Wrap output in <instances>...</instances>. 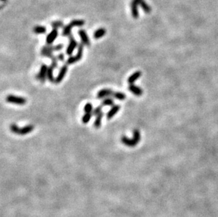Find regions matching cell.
I'll return each instance as SVG.
<instances>
[{"mask_svg":"<svg viewBox=\"0 0 218 217\" xmlns=\"http://www.w3.org/2000/svg\"><path fill=\"white\" fill-rule=\"evenodd\" d=\"M102 105L98 106V107H97L96 108H95L94 110H93V115L95 116H96L98 114H100V113L102 112Z\"/></svg>","mask_w":218,"mask_h":217,"instance_id":"cell-27","label":"cell"},{"mask_svg":"<svg viewBox=\"0 0 218 217\" xmlns=\"http://www.w3.org/2000/svg\"><path fill=\"white\" fill-rule=\"evenodd\" d=\"M78 34L81 38L82 43H83L84 45H86L87 46H89L91 45V41H90L88 34H87L86 31L85 30L83 29L79 30L78 32Z\"/></svg>","mask_w":218,"mask_h":217,"instance_id":"cell-9","label":"cell"},{"mask_svg":"<svg viewBox=\"0 0 218 217\" xmlns=\"http://www.w3.org/2000/svg\"><path fill=\"white\" fill-rule=\"evenodd\" d=\"M9 128L13 133L19 135H25L31 133L34 130L35 127L33 125H27L23 128H19L16 124L11 123L9 126Z\"/></svg>","mask_w":218,"mask_h":217,"instance_id":"cell-1","label":"cell"},{"mask_svg":"<svg viewBox=\"0 0 218 217\" xmlns=\"http://www.w3.org/2000/svg\"><path fill=\"white\" fill-rule=\"evenodd\" d=\"M121 141H122V143L124 144V145L127 146V147H130L136 146L138 143V142L136 140L133 138L132 139H130V138H128V137L125 136V135L122 136Z\"/></svg>","mask_w":218,"mask_h":217,"instance_id":"cell-11","label":"cell"},{"mask_svg":"<svg viewBox=\"0 0 218 217\" xmlns=\"http://www.w3.org/2000/svg\"><path fill=\"white\" fill-rule=\"evenodd\" d=\"M93 116V113H85V114L82 117V123L84 124L88 123Z\"/></svg>","mask_w":218,"mask_h":217,"instance_id":"cell-24","label":"cell"},{"mask_svg":"<svg viewBox=\"0 0 218 217\" xmlns=\"http://www.w3.org/2000/svg\"><path fill=\"white\" fill-rule=\"evenodd\" d=\"M57 58L58 59V61H65V54H64L63 53H59L57 54Z\"/></svg>","mask_w":218,"mask_h":217,"instance_id":"cell-28","label":"cell"},{"mask_svg":"<svg viewBox=\"0 0 218 217\" xmlns=\"http://www.w3.org/2000/svg\"><path fill=\"white\" fill-rule=\"evenodd\" d=\"M46 46H47L48 50L52 51V52H54V51H61L64 48V46H65L64 44H58V45H47Z\"/></svg>","mask_w":218,"mask_h":217,"instance_id":"cell-19","label":"cell"},{"mask_svg":"<svg viewBox=\"0 0 218 217\" xmlns=\"http://www.w3.org/2000/svg\"><path fill=\"white\" fill-rule=\"evenodd\" d=\"M54 69L53 67L50 66L48 68V71H47V78L48 79V81H50V82H54L55 83V78L54 76Z\"/></svg>","mask_w":218,"mask_h":217,"instance_id":"cell-21","label":"cell"},{"mask_svg":"<svg viewBox=\"0 0 218 217\" xmlns=\"http://www.w3.org/2000/svg\"><path fill=\"white\" fill-rule=\"evenodd\" d=\"M141 75H142V73L139 71L134 72V73H133L132 75H131V76L128 78V80H127L128 83L133 84L140 76H141Z\"/></svg>","mask_w":218,"mask_h":217,"instance_id":"cell-14","label":"cell"},{"mask_svg":"<svg viewBox=\"0 0 218 217\" xmlns=\"http://www.w3.org/2000/svg\"><path fill=\"white\" fill-rule=\"evenodd\" d=\"M51 26L52 27L53 29H59V28L65 27V25L61 20H56V21H54L51 23Z\"/></svg>","mask_w":218,"mask_h":217,"instance_id":"cell-25","label":"cell"},{"mask_svg":"<svg viewBox=\"0 0 218 217\" xmlns=\"http://www.w3.org/2000/svg\"><path fill=\"white\" fill-rule=\"evenodd\" d=\"M113 93H114L113 90L110 89H107V88L102 89L97 93V98L99 100H102V99H105V98L107 97H112Z\"/></svg>","mask_w":218,"mask_h":217,"instance_id":"cell-7","label":"cell"},{"mask_svg":"<svg viewBox=\"0 0 218 217\" xmlns=\"http://www.w3.org/2000/svg\"><path fill=\"white\" fill-rule=\"evenodd\" d=\"M128 90H129L132 94L138 97L141 96L143 93V90L140 88V87H138L134 84H129V87H128Z\"/></svg>","mask_w":218,"mask_h":217,"instance_id":"cell-12","label":"cell"},{"mask_svg":"<svg viewBox=\"0 0 218 217\" xmlns=\"http://www.w3.org/2000/svg\"><path fill=\"white\" fill-rule=\"evenodd\" d=\"M70 25L72 28L74 27H82L83 25L85 24V21L82 19H75L73 20L72 21H71V23H69Z\"/></svg>","mask_w":218,"mask_h":217,"instance_id":"cell-23","label":"cell"},{"mask_svg":"<svg viewBox=\"0 0 218 217\" xmlns=\"http://www.w3.org/2000/svg\"><path fill=\"white\" fill-rule=\"evenodd\" d=\"M120 108H121V107H120V105L117 104V105L112 106V108L109 110V112L107 113V114H106L107 119V120L112 119V118H113L114 116L117 114V112L120 110Z\"/></svg>","mask_w":218,"mask_h":217,"instance_id":"cell-13","label":"cell"},{"mask_svg":"<svg viewBox=\"0 0 218 217\" xmlns=\"http://www.w3.org/2000/svg\"><path fill=\"white\" fill-rule=\"evenodd\" d=\"M52 67H53L54 69H57L58 68V60H55L52 61V64L50 65Z\"/></svg>","mask_w":218,"mask_h":217,"instance_id":"cell-29","label":"cell"},{"mask_svg":"<svg viewBox=\"0 0 218 217\" xmlns=\"http://www.w3.org/2000/svg\"><path fill=\"white\" fill-rule=\"evenodd\" d=\"M102 107H112L114 105V101L112 97H107L103 99L101 103Z\"/></svg>","mask_w":218,"mask_h":217,"instance_id":"cell-18","label":"cell"},{"mask_svg":"<svg viewBox=\"0 0 218 217\" xmlns=\"http://www.w3.org/2000/svg\"><path fill=\"white\" fill-rule=\"evenodd\" d=\"M138 3L145 14H150L151 11V7L149 6V4L146 3L145 0H138Z\"/></svg>","mask_w":218,"mask_h":217,"instance_id":"cell-17","label":"cell"},{"mask_svg":"<svg viewBox=\"0 0 218 217\" xmlns=\"http://www.w3.org/2000/svg\"><path fill=\"white\" fill-rule=\"evenodd\" d=\"M83 48H84V45L83 43L78 44V50H77V53L75 56H70L67 59V60L66 61V64L67 65H72V64H76V62H78L79 61L81 60L82 57H83Z\"/></svg>","mask_w":218,"mask_h":217,"instance_id":"cell-2","label":"cell"},{"mask_svg":"<svg viewBox=\"0 0 218 217\" xmlns=\"http://www.w3.org/2000/svg\"><path fill=\"white\" fill-rule=\"evenodd\" d=\"M112 97L115 100H119V101H123L126 99L127 95H126V94H124V93L121 92H114Z\"/></svg>","mask_w":218,"mask_h":217,"instance_id":"cell-22","label":"cell"},{"mask_svg":"<svg viewBox=\"0 0 218 217\" xmlns=\"http://www.w3.org/2000/svg\"><path fill=\"white\" fill-rule=\"evenodd\" d=\"M69 43L67 46V47H66V54L70 56H72L74 50L78 47V44L76 40L75 39V38L73 37V35L72 34L69 36Z\"/></svg>","mask_w":218,"mask_h":217,"instance_id":"cell-4","label":"cell"},{"mask_svg":"<svg viewBox=\"0 0 218 217\" xmlns=\"http://www.w3.org/2000/svg\"><path fill=\"white\" fill-rule=\"evenodd\" d=\"M69 66L67 64H65L62 66L61 67V69H60V71H59L58 75L55 78V84H60V82H62V81L65 78V77L66 76V74L68 71Z\"/></svg>","mask_w":218,"mask_h":217,"instance_id":"cell-5","label":"cell"},{"mask_svg":"<svg viewBox=\"0 0 218 217\" xmlns=\"http://www.w3.org/2000/svg\"><path fill=\"white\" fill-rule=\"evenodd\" d=\"M93 110H94L93 106L91 103L90 102L86 103L83 107V111L85 113H93Z\"/></svg>","mask_w":218,"mask_h":217,"instance_id":"cell-26","label":"cell"},{"mask_svg":"<svg viewBox=\"0 0 218 217\" xmlns=\"http://www.w3.org/2000/svg\"><path fill=\"white\" fill-rule=\"evenodd\" d=\"M6 101L8 103H10V104L20 105V106L25 105L27 102V100L25 99V97L16 96V95H7L6 97Z\"/></svg>","mask_w":218,"mask_h":217,"instance_id":"cell-3","label":"cell"},{"mask_svg":"<svg viewBox=\"0 0 218 217\" xmlns=\"http://www.w3.org/2000/svg\"><path fill=\"white\" fill-rule=\"evenodd\" d=\"M106 34V30L103 28H98V29L95 31L93 33V38L95 39H100L102 37H104L105 35Z\"/></svg>","mask_w":218,"mask_h":217,"instance_id":"cell-16","label":"cell"},{"mask_svg":"<svg viewBox=\"0 0 218 217\" xmlns=\"http://www.w3.org/2000/svg\"><path fill=\"white\" fill-rule=\"evenodd\" d=\"M138 0H132L131 2V15L133 17V19H137L138 16H139V14H138Z\"/></svg>","mask_w":218,"mask_h":217,"instance_id":"cell-10","label":"cell"},{"mask_svg":"<svg viewBox=\"0 0 218 217\" xmlns=\"http://www.w3.org/2000/svg\"><path fill=\"white\" fill-rule=\"evenodd\" d=\"M49 67L46 64H42L40 66L39 73L37 75V78L41 82H45L47 79Z\"/></svg>","mask_w":218,"mask_h":217,"instance_id":"cell-6","label":"cell"},{"mask_svg":"<svg viewBox=\"0 0 218 217\" xmlns=\"http://www.w3.org/2000/svg\"><path fill=\"white\" fill-rule=\"evenodd\" d=\"M103 116H104V113L103 112L100 113V114H98V115L96 116V119H95L94 123H93L95 128H97V129H98V128H100L101 127L102 121V118H103Z\"/></svg>","mask_w":218,"mask_h":217,"instance_id":"cell-15","label":"cell"},{"mask_svg":"<svg viewBox=\"0 0 218 217\" xmlns=\"http://www.w3.org/2000/svg\"><path fill=\"white\" fill-rule=\"evenodd\" d=\"M5 1H7V0H2V2H5Z\"/></svg>","mask_w":218,"mask_h":217,"instance_id":"cell-30","label":"cell"},{"mask_svg":"<svg viewBox=\"0 0 218 217\" xmlns=\"http://www.w3.org/2000/svg\"><path fill=\"white\" fill-rule=\"evenodd\" d=\"M33 30L35 34H45L47 32V28L42 26V25H36V26L33 28Z\"/></svg>","mask_w":218,"mask_h":217,"instance_id":"cell-20","label":"cell"},{"mask_svg":"<svg viewBox=\"0 0 218 217\" xmlns=\"http://www.w3.org/2000/svg\"><path fill=\"white\" fill-rule=\"evenodd\" d=\"M59 31L57 29H53L46 37V42L48 45H52L56 39L58 38Z\"/></svg>","mask_w":218,"mask_h":217,"instance_id":"cell-8","label":"cell"}]
</instances>
